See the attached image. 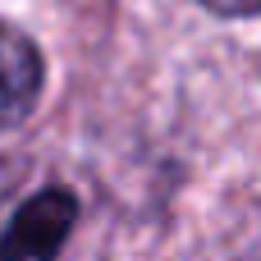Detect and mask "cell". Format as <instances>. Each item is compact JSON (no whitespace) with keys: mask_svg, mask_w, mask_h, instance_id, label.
I'll use <instances>...</instances> for the list:
<instances>
[{"mask_svg":"<svg viewBox=\"0 0 261 261\" xmlns=\"http://www.w3.org/2000/svg\"><path fill=\"white\" fill-rule=\"evenodd\" d=\"M78 220V202L64 188H46L37 197H28L18 206V216L5 225L0 234V261H37V257H55L60 243L69 239Z\"/></svg>","mask_w":261,"mask_h":261,"instance_id":"obj_1","label":"cell"},{"mask_svg":"<svg viewBox=\"0 0 261 261\" xmlns=\"http://www.w3.org/2000/svg\"><path fill=\"white\" fill-rule=\"evenodd\" d=\"M37 96H41V55L18 28L0 23V128L18 124L37 106Z\"/></svg>","mask_w":261,"mask_h":261,"instance_id":"obj_2","label":"cell"},{"mask_svg":"<svg viewBox=\"0 0 261 261\" xmlns=\"http://www.w3.org/2000/svg\"><path fill=\"white\" fill-rule=\"evenodd\" d=\"M216 14H261V0H202Z\"/></svg>","mask_w":261,"mask_h":261,"instance_id":"obj_3","label":"cell"},{"mask_svg":"<svg viewBox=\"0 0 261 261\" xmlns=\"http://www.w3.org/2000/svg\"><path fill=\"white\" fill-rule=\"evenodd\" d=\"M14 179H18V165H14V161H0V206H5V197H9V188H14Z\"/></svg>","mask_w":261,"mask_h":261,"instance_id":"obj_4","label":"cell"}]
</instances>
